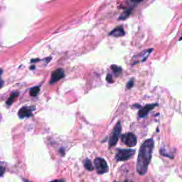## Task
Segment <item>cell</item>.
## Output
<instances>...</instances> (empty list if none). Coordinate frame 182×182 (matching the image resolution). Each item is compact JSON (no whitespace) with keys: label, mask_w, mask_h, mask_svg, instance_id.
Instances as JSON below:
<instances>
[{"label":"cell","mask_w":182,"mask_h":182,"mask_svg":"<svg viewBox=\"0 0 182 182\" xmlns=\"http://www.w3.org/2000/svg\"><path fill=\"white\" fill-rule=\"evenodd\" d=\"M34 108H31L29 107H23L19 110L18 115L20 118H25V117H31L32 115V111Z\"/></svg>","instance_id":"52a82bcc"},{"label":"cell","mask_w":182,"mask_h":182,"mask_svg":"<svg viewBox=\"0 0 182 182\" xmlns=\"http://www.w3.org/2000/svg\"><path fill=\"white\" fill-rule=\"evenodd\" d=\"M122 131V125H121V123L120 122H118L115 125V127H114L113 131L112 132L110 137L109 140V144L110 147H113L115 146V144H117V141H118L120 135Z\"/></svg>","instance_id":"7a4b0ae2"},{"label":"cell","mask_w":182,"mask_h":182,"mask_svg":"<svg viewBox=\"0 0 182 182\" xmlns=\"http://www.w3.org/2000/svg\"><path fill=\"white\" fill-rule=\"evenodd\" d=\"M64 76H65V73H64V71L62 68H59V69L56 70L51 74L50 84H54L55 83L59 81L61 78L64 77Z\"/></svg>","instance_id":"8992f818"},{"label":"cell","mask_w":182,"mask_h":182,"mask_svg":"<svg viewBox=\"0 0 182 182\" xmlns=\"http://www.w3.org/2000/svg\"><path fill=\"white\" fill-rule=\"evenodd\" d=\"M154 149V141L152 139L147 140L140 149L136 162V170L140 175L145 174L150 164Z\"/></svg>","instance_id":"6da1fadb"},{"label":"cell","mask_w":182,"mask_h":182,"mask_svg":"<svg viewBox=\"0 0 182 182\" xmlns=\"http://www.w3.org/2000/svg\"><path fill=\"white\" fill-rule=\"evenodd\" d=\"M156 106H157V104H150V105H146V106L142 107V108L140 110L139 113H138V115H139V116L140 117H144L147 115L149 112H150L154 108V107Z\"/></svg>","instance_id":"ba28073f"},{"label":"cell","mask_w":182,"mask_h":182,"mask_svg":"<svg viewBox=\"0 0 182 182\" xmlns=\"http://www.w3.org/2000/svg\"><path fill=\"white\" fill-rule=\"evenodd\" d=\"M94 164L97 170V172L100 174H105L108 171V166H107L106 161H105L104 159L100 158V157L96 158L94 161Z\"/></svg>","instance_id":"3957f363"},{"label":"cell","mask_w":182,"mask_h":182,"mask_svg":"<svg viewBox=\"0 0 182 182\" xmlns=\"http://www.w3.org/2000/svg\"><path fill=\"white\" fill-rule=\"evenodd\" d=\"M125 34V32L122 26L115 28V29H113L110 33V36H113L115 37L123 36Z\"/></svg>","instance_id":"9c48e42d"},{"label":"cell","mask_w":182,"mask_h":182,"mask_svg":"<svg viewBox=\"0 0 182 182\" xmlns=\"http://www.w3.org/2000/svg\"><path fill=\"white\" fill-rule=\"evenodd\" d=\"M111 69L112 71H113V73L115 74V75H119L122 73V68L119 66H117L116 65H113L111 66Z\"/></svg>","instance_id":"4fadbf2b"},{"label":"cell","mask_w":182,"mask_h":182,"mask_svg":"<svg viewBox=\"0 0 182 182\" xmlns=\"http://www.w3.org/2000/svg\"><path fill=\"white\" fill-rule=\"evenodd\" d=\"M39 91H40V87L36 86L31 89L30 90V96L32 97H36L39 94Z\"/></svg>","instance_id":"7c38bea8"},{"label":"cell","mask_w":182,"mask_h":182,"mask_svg":"<svg viewBox=\"0 0 182 182\" xmlns=\"http://www.w3.org/2000/svg\"><path fill=\"white\" fill-rule=\"evenodd\" d=\"M133 85H134V80H133V79H130V81L128 82L127 84V88L128 89L131 88H132V86H133Z\"/></svg>","instance_id":"5bb4252c"},{"label":"cell","mask_w":182,"mask_h":182,"mask_svg":"<svg viewBox=\"0 0 182 182\" xmlns=\"http://www.w3.org/2000/svg\"><path fill=\"white\" fill-rule=\"evenodd\" d=\"M179 40H180V41H181V40H182V36L181 37V39H179Z\"/></svg>","instance_id":"ac0fdd59"},{"label":"cell","mask_w":182,"mask_h":182,"mask_svg":"<svg viewBox=\"0 0 182 182\" xmlns=\"http://www.w3.org/2000/svg\"><path fill=\"white\" fill-rule=\"evenodd\" d=\"M134 150H120L117 151L115 158L117 161H126L133 157Z\"/></svg>","instance_id":"5b68a950"},{"label":"cell","mask_w":182,"mask_h":182,"mask_svg":"<svg viewBox=\"0 0 182 182\" xmlns=\"http://www.w3.org/2000/svg\"><path fill=\"white\" fill-rule=\"evenodd\" d=\"M1 170H2V174H1V176H2H2H3V174H4V171H5V169H4V167H2Z\"/></svg>","instance_id":"2e32d148"},{"label":"cell","mask_w":182,"mask_h":182,"mask_svg":"<svg viewBox=\"0 0 182 182\" xmlns=\"http://www.w3.org/2000/svg\"><path fill=\"white\" fill-rule=\"evenodd\" d=\"M84 166H85V168H86L87 170H88V171H93L94 169L93 165L92 164L90 160H89V159H86V160L85 161Z\"/></svg>","instance_id":"8fae6325"},{"label":"cell","mask_w":182,"mask_h":182,"mask_svg":"<svg viewBox=\"0 0 182 182\" xmlns=\"http://www.w3.org/2000/svg\"><path fill=\"white\" fill-rule=\"evenodd\" d=\"M19 96V93L17 92H14L12 93V94L10 96V97L9 98V99L7 100V102H6V103H7V105H11L12 103H14V100H15V99L17 98V96Z\"/></svg>","instance_id":"30bf717a"},{"label":"cell","mask_w":182,"mask_h":182,"mask_svg":"<svg viewBox=\"0 0 182 182\" xmlns=\"http://www.w3.org/2000/svg\"><path fill=\"white\" fill-rule=\"evenodd\" d=\"M122 142L129 147H132L136 144L137 140H136V136L133 133L129 132V133L124 134L122 136Z\"/></svg>","instance_id":"277c9868"},{"label":"cell","mask_w":182,"mask_h":182,"mask_svg":"<svg viewBox=\"0 0 182 182\" xmlns=\"http://www.w3.org/2000/svg\"><path fill=\"white\" fill-rule=\"evenodd\" d=\"M107 81L110 83H113V77H112V76L110 74H107V78H106Z\"/></svg>","instance_id":"9a60e30c"},{"label":"cell","mask_w":182,"mask_h":182,"mask_svg":"<svg viewBox=\"0 0 182 182\" xmlns=\"http://www.w3.org/2000/svg\"><path fill=\"white\" fill-rule=\"evenodd\" d=\"M132 1H134V2H142L143 0H132Z\"/></svg>","instance_id":"e0dca14e"}]
</instances>
